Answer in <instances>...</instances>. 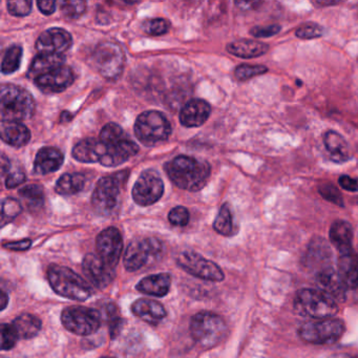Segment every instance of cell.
Instances as JSON below:
<instances>
[{
  "label": "cell",
  "instance_id": "cell-1",
  "mask_svg": "<svg viewBox=\"0 0 358 358\" xmlns=\"http://www.w3.org/2000/svg\"><path fill=\"white\" fill-rule=\"evenodd\" d=\"M165 171L177 187L187 192H199L208 182L211 169L206 161L182 155L166 163Z\"/></svg>",
  "mask_w": 358,
  "mask_h": 358
},
{
  "label": "cell",
  "instance_id": "cell-2",
  "mask_svg": "<svg viewBox=\"0 0 358 358\" xmlns=\"http://www.w3.org/2000/svg\"><path fill=\"white\" fill-rule=\"evenodd\" d=\"M35 112V101L30 93L14 85H3L0 89V115L3 121L27 120Z\"/></svg>",
  "mask_w": 358,
  "mask_h": 358
},
{
  "label": "cell",
  "instance_id": "cell-3",
  "mask_svg": "<svg viewBox=\"0 0 358 358\" xmlns=\"http://www.w3.org/2000/svg\"><path fill=\"white\" fill-rule=\"evenodd\" d=\"M48 280L52 289L66 299L85 301L92 295L91 286L79 274L64 266H50Z\"/></svg>",
  "mask_w": 358,
  "mask_h": 358
},
{
  "label": "cell",
  "instance_id": "cell-4",
  "mask_svg": "<svg viewBox=\"0 0 358 358\" xmlns=\"http://www.w3.org/2000/svg\"><path fill=\"white\" fill-rule=\"evenodd\" d=\"M194 341L204 349L219 345L227 335V324L223 317L213 312H199L192 316L189 324Z\"/></svg>",
  "mask_w": 358,
  "mask_h": 358
},
{
  "label": "cell",
  "instance_id": "cell-5",
  "mask_svg": "<svg viewBox=\"0 0 358 358\" xmlns=\"http://www.w3.org/2000/svg\"><path fill=\"white\" fill-rule=\"evenodd\" d=\"M294 309L299 315L313 320L332 318L338 312V305L326 293L314 289H301L294 299Z\"/></svg>",
  "mask_w": 358,
  "mask_h": 358
},
{
  "label": "cell",
  "instance_id": "cell-6",
  "mask_svg": "<svg viewBox=\"0 0 358 358\" xmlns=\"http://www.w3.org/2000/svg\"><path fill=\"white\" fill-rule=\"evenodd\" d=\"M134 131L141 143L146 146H154L169 139L171 127L162 113L148 110L138 117Z\"/></svg>",
  "mask_w": 358,
  "mask_h": 358
},
{
  "label": "cell",
  "instance_id": "cell-7",
  "mask_svg": "<svg viewBox=\"0 0 358 358\" xmlns=\"http://www.w3.org/2000/svg\"><path fill=\"white\" fill-rule=\"evenodd\" d=\"M62 322L70 332L80 336H87L99 330L101 314L93 308L71 306L62 311Z\"/></svg>",
  "mask_w": 358,
  "mask_h": 358
},
{
  "label": "cell",
  "instance_id": "cell-8",
  "mask_svg": "<svg viewBox=\"0 0 358 358\" xmlns=\"http://www.w3.org/2000/svg\"><path fill=\"white\" fill-rule=\"evenodd\" d=\"M93 66L101 76L116 80L122 74L125 66V54L120 45L114 43H102L92 55Z\"/></svg>",
  "mask_w": 358,
  "mask_h": 358
},
{
  "label": "cell",
  "instance_id": "cell-9",
  "mask_svg": "<svg viewBox=\"0 0 358 358\" xmlns=\"http://www.w3.org/2000/svg\"><path fill=\"white\" fill-rule=\"evenodd\" d=\"M122 175L123 173H119L104 177L98 181L92 196V205L99 215L110 217L118 208L120 186L125 179V176Z\"/></svg>",
  "mask_w": 358,
  "mask_h": 358
},
{
  "label": "cell",
  "instance_id": "cell-10",
  "mask_svg": "<svg viewBox=\"0 0 358 358\" xmlns=\"http://www.w3.org/2000/svg\"><path fill=\"white\" fill-rule=\"evenodd\" d=\"M345 324L336 318H327L317 322H306L299 329V336L314 345H329L343 336Z\"/></svg>",
  "mask_w": 358,
  "mask_h": 358
},
{
  "label": "cell",
  "instance_id": "cell-11",
  "mask_svg": "<svg viewBox=\"0 0 358 358\" xmlns=\"http://www.w3.org/2000/svg\"><path fill=\"white\" fill-rule=\"evenodd\" d=\"M177 264L181 269L196 276L200 280H208V282H222L225 278L221 268L204 259L202 255L192 250L183 251L180 253L177 259Z\"/></svg>",
  "mask_w": 358,
  "mask_h": 358
},
{
  "label": "cell",
  "instance_id": "cell-12",
  "mask_svg": "<svg viewBox=\"0 0 358 358\" xmlns=\"http://www.w3.org/2000/svg\"><path fill=\"white\" fill-rule=\"evenodd\" d=\"M162 251V244L157 238H140L127 246L124 255V267L127 271L141 269L148 262L158 257Z\"/></svg>",
  "mask_w": 358,
  "mask_h": 358
},
{
  "label": "cell",
  "instance_id": "cell-13",
  "mask_svg": "<svg viewBox=\"0 0 358 358\" xmlns=\"http://www.w3.org/2000/svg\"><path fill=\"white\" fill-rule=\"evenodd\" d=\"M164 183L156 171L148 169L138 178L133 188V199L140 206H150L162 198Z\"/></svg>",
  "mask_w": 358,
  "mask_h": 358
},
{
  "label": "cell",
  "instance_id": "cell-14",
  "mask_svg": "<svg viewBox=\"0 0 358 358\" xmlns=\"http://www.w3.org/2000/svg\"><path fill=\"white\" fill-rule=\"evenodd\" d=\"M98 257L110 268L118 265L123 250V238L116 227H108L100 232L96 240Z\"/></svg>",
  "mask_w": 358,
  "mask_h": 358
},
{
  "label": "cell",
  "instance_id": "cell-15",
  "mask_svg": "<svg viewBox=\"0 0 358 358\" xmlns=\"http://www.w3.org/2000/svg\"><path fill=\"white\" fill-rule=\"evenodd\" d=\"M73 45V38L68 31L60 28H52L45 31L36 41L38 54L48 55H64Z\"/></svg>",
  "mask_w": 358,
  "mask_h": 358
},
{
  "label": "cell",
  "instance_id": "cell-16",
  "mask_svg": "<svg viewBox=\"0 0 358 358\" xmlns=\"http://www.w3.org/2000/svg\"><path fill=\"white\" fill-rule=\"evenodd\" d=\"M75 74L70 66H62L35 79L36 87L45 94H57L73 85Z\"/></svg>",
  "mask_w": 358,
  "mask_h": 358
},
{
  "label": "cell",
  "instance_id": "cell-17",
  "mask_svg": "<svg viewBox=\"0 0 358 358\" xmlns=\"http://www.w3.org/2000/svg\"><path fill=\"white\" fill-rule=\"evenodd\" d=\"M83 268L85 275L96 288H106L114 280L115 269L106 265L97 255L89 253L83 259Z\"/></svg>",
  "mask_w": 358,
  "mask_h": 358
},
{
  "label": "cell",
  "instance_id": "cell-18",
  "mask_svg": "<svg viewBox=\"0 0 358 358\" xmlns=\"http://www.w3.org/2000/svg\"><path fill=\"white\" fill-rule=\"evenodd\" d=\"M138 152L139 146L125 137L116 143L104 144V157L100 164L108 167L119 166L136 156Z\"/></svg>",
  "mask_w": 358,
  "mask_h": 358
},
{
  "label": "cell",
  "instance_id": "cell-19",
  "mask_svg": "<svg viewBox=\"0 0 358 358\" xmlns=\"http://www.w3.org/2000/svg\"><path fill=\"white\" fill-rule=\"evenodd\" d=\"M316 284L320 291L334 299L337 303H343L347 297V287L343 284L338 272L329 267L316 273Z\"/></svg>",
  "mask_w": 358,
  "mask_h": 358
},
{
  "label": "cell",
  "instance_id": "cell-20",
  "mask_svg": "<svg viewBox=\"0 0 358 358\" xmlns=\"http://www.w3.org/2000/svg\"><path fill=\"white\" fill-rule=\"evenodd\" d=\"M210 113L208 102L202 99H192L182 108L180 122L185 127H199L208 120Z\"/></svg>",
  "mask_w": 358,
  "mask_h": 358
},
{
  "label": "cell",
  "instance_id": "cell-21",
  "mask_svg": "<svg viewBox=\"0 0 358 358\" xmlns=\"http://www.w3.org/2000/svg\"><path fill=\"white\" fill-rule=\"evenodd\" d=\"M64 157L59 150L55 148H43L37 152L34 161L33 173L35 175H49L55 173L64 164Z\"/></svg>",
  "mask_w": 358,
  "mask_h": 358
},
{
  "label": "cell",
  "instance_id": "cell-22",
  "mask_svg": "<svg viewBox=\"0 0 358 358\" xmlns=\"http://www.w3.org/2000/svg\"><path fill=\"white\" fill-rule=\"evenodd\" d=\"M131 312L138 317L150 324H158L166 317L164 306L159 301L150 299H140L131 305Z\"/></svg>",
  "mask_w": 358,
  "mask_h": 358
},
{
  "label": "cell",
  "instance_id": "cell-23",
  "mask_svg": "<svg viewBox=\"0 0 358 358\" xmlns=\"http://www.w3.org/2000/svg\"><path fill=\"white\" fill-rule=\"evenodd\" d=\"M0 137L5 143L14 148H22L31 140V131L26 125L15 121H1Z\"/></svg>",
  "mask_w": 358,
  "mask_h": 358
},
{
  "label": "cell",
  "instance_id": "cell-24",
  "mask_svg": "<svg viewBox=\"0 0 358 358\" xmlns=\"http://www.w3.org/2000/svg\"><path fill=\"white\" fill-rule=\"evenodd\" d=\"M330 240L333 246L341 255L351 252L353 243V228L351 224L345 221H335L330 228Z\"/></svg>",
  "mask_w": 358,
  "mask_h": 358
},
{
  "label": "cell",
  "instance_id": "cell-25",
  "mask_svg": "<svg viewBox=\"0 0 358 358\" xmlns=\"http://www.w3.org/2000/svg\"><path fill=\"white\" fill-rule=\"evenodd\" d=\"M337 272L347 288H358V255L354 251L341 255Z\"/></svg>",
  "mask_w": 358,
  "mask_h": 358
},
{
  "label": "cell",
  "instance_id": "cell-26",
  "mask_svg": "<svg viewBox=\"0 0 358 358\" xmlns=\"http://www.w3.org/2000/svg\"><path fill=\"white\" fill-rule=\"evenodd\" d=\"M171 284V278L169 273H159L142 278L136 289L144 294L162 297L169 293Z\"/></svg>",
  "mask_w": 358,
  "mask_h": 358
},
{
  "label": "cell",
  "instance_id": "cell-27",
  "mask_svg": "<svg viewBox=\"0 0 358 358\" xmlns=\"http://www.w3.org/2000/svg\"><path fill=\"white\" fill-rule=\"evenodd\" d=\"M228 53L241 58H257L267 53L268 45L259 41H250V39H241V41L230 43L226 47Z\"/></svg>",
  "mask_w": 358,
  "mask_h": 358
},
{
  "label": "cell",
  "instance_id": "cell-28",
  "mask_svg": "<svg viewBox=\"0 0 358 358\" xmlns=\"http://www.w3.org/2000/svg\"><path fill=\"white\" fill-rule=\"evenodd\" d=\"M324 143L334 162L343 163L349 160V145L341 134L334 131H327L324 135Z\"/></svg>",
  "mask_w": 358,
  "mask_h": 358
},
{
  "label": "cell",
  "instance_id": "cell-29",
  "mask_svg": "<svg viewBox=\"0 0 358 358\" xmlns=\"http://www.w3.org/2000/svg\"><path fill=\"white\" fill-rule=\"evenodd\" d=\"M66 62V55H48V54H38L33 59L29 69L28 76L32 79H37L59 66H64Z\"/></svg>",
  "mask_w": 358,
  "mask_h": 358
},
{
  "label": "cell",
  "instance_id": "cell-30",
  "mask_svg": "<svg viewBox=\"0 0 358 358\" xmlns=\"http://www.w3.org/2000/svg\"><path fill=\"white\" fill-rule=\"evenodd\" d=\"M73 158L83 163H100V141L93 138L83 140L75 145Z\"/></svg>",
  "mask_w": 358,
  "mask_h": 358
},
{
  "label": "cell",
  "instance_id": "cell-31",
  "mask_svg": "<svg viewBox=\"0 0 358 358\" xmlns=\"http://www.w3.org/2000/svg\"><path fill=\"white\" fill-rule=\"evenodd\" d=\"M306 257H307V261H309V264H312V265L315 264V266L320 267L318 271L326 269L324 265V264L328 265L331 259L330 247L327 244L326 241L322 240V238H314L308 247V252Z\"/></svg>",
  "mask_w": 358,
  "mask_h": 358
},
{
  "label": "cell",
  "instance_id": "cell-32",
  "mask_svg": "<svg viewBox=\"0 0 358 358\" xmlns=\"http://www.w3.org/2000/svg\"><path fill=\"white\" fill-rule=\"evenodd\" d=\"M20 338L31 339L36 336L41 331L43 322L37 316L32 314H22L12 322Z\"/></svg>",
  "mask_w": 358,
  "mask_h": 358
},
{
  "label": "cell",
  "instance_id": "cell-33",
  "mask_svg": "<svg viewBox=\"0 0 358 358\" xmlns=\"http://www.w3.org/2000/svg\"><path fill=\"white\" fill-rule=\"evenodd\" d=\"M85 177L83 173H66L56 182L55 192L60 196H73L85 188Z\"/></svg>",
  "mask_w": 358,
  "mask_h": 358
},
{
  "label": "cell",
  "instance_id": "cell-34",
  "mask_svg": "<svg viewBox=\"0 0 358 358\" xmlns=\"http://www.w3.org/2000/svg\"><path fill=\"white\" fill-rule=\"evenodd\" d=\"M20 196L26 203L27 207L31 210L41 208L45 202V192L38 184H30L20 190Z\"/></svg>",
  "mask_w": 358,
  "mask_h": 358
},
{
  "label": "cell",
  "instance_id": "cell-35",
  "mask_svg": "<svg viewBox=\"0 0 358 358\" xmlns=\"http://www.w3.org/2000/svg\"><path fill=\"white\" fill-rule=\"evenodd\" d=\"M213 228L217 234H222V236H231L234 232V221H232L229 205L224 204L221 207L215 222H213Z\"/></svg>",
  "mask_w": 358,
  "mask_h": 358
},
{
  "label": "cell",
  "instance_id": "cell-36",
  "mask_svg": "<svg viewBox=\"0 0 358 358\" xmlns=\"http://www.w3.org/2000/svg\"><path fill=\"white\" fill-rule=\"evenodd\" d=\"M22 49L20 45H12L7 50L1 64V73L5 75L13 74L20 69L22 58Z\"/></svg>",
  "mask_w": 358,
  "mask_h": 358
},
{
  "label": "cell",
  "instance_id": "cell-37",
  "mask_svg": "<svg viewBox=\"0 0 358 358\" xmlns=\"http://www.w3.org/2000/svg\"><path fill=\"white\" fill-rule=\"evenodd\" d=\"M22 204L15 199H5L1 203V226L13 221L22 213Z\"/></svg>",
  "mask_w": 358,
  "mask_h": 358
},
{
  "label": "cell",
  "instance_id": "cell-38",
  "mask_svg": "<svg viewBox=\"0 0 358 358\" xmlns=\"http://www.w3.org/2000/svg\"><path fill=\"white\" fill-rule=\"evenodd\" d=\"M123 129L116 123H108L100 131L99 140L104 144H113L124 139Z\"/></svg>",
  "mask_w": 358,
  "mask_h": 358
},
{
  "label": "cell",
  "instance_id": "cell-39",
  "mask_svg": "<svg viewBox=\"0 0 358 358\" xmlns=\"http://www.w3.org/2000/svg\"><path fill=\"white\" fill-rule=\"evenodd\" d=\"M268 69L264 66H251V64H241L234 71V76L238 81H246L255 78L259 75L265 74Z\"/></svg>",
  "mask_w": 358,
  "mask_h": 358
},
{
  "label": "cell",
  "instance_id": "cell-40",
  "mask_svg": "<svg viewBox=\"0 0 358 358\" xmlns=\"http://www.w3.org/2000/svg\"><path fill=\"white\" fill-rule=\"evenodd\" d=\"M59 6L62 14L70 20L80 17L87 9V3L85 1H62Z\"/></svg>",
  "mask_w": 358,
  "mask_h": 358
},
{
  "label": "cell",
  "instance_id": "cell-41",
  "mask_svg": "<svg viewBox=\"0 0 358 358\" xmlns=\"http://www.w3.org/2000/svg\"><path fill=\"white\" fill-rule=\"evenodd\" d=\"M0 331H1V349L5 350V351L13 349L18 339H20L13 324H3Z\"/></svg>",
  "mask_w": 358,
  "mask_h": 358
},
{
  "label": "cell",
  "instance_id": "cell-42",
  "mask_svg": "<svg viewBox=\"0 0 358 358\" xmlns=\"http://www.w3.org/2000/svg\"><path fill=\"white\" fill-rule=\"evenodd\" d=\"M106 312H108V329H110V337L114 339L120 333L121 328L123 326V320L119 315L116 306L113 305V303L106 307Z\"/></svg>",
  "mask_w": 358,
  "mask_h": 358
},
{
  "label": "cell",
  "instance_id": "cell-43",
  "mask_svg": "<svg viewBox=\"0 0 358 358\" xmlns=\"http://www.w3.org/2000/svg\"><path fill=\"white\" fill-rule=\"evenodd\" d=\"M318 192L324 200L337 205V206H343V199L337 187L333 184L324 183L318 187Z\"/></svg>",
  "mask_w": 358,
  "mask_h": 358
},
{
  "label": "cell",
  "instance_id": "cell-44",
  "mask_svg": "<svg viewBox=\"0 0 358 358\" xmlns=\"http://www.w3.org/2000/svg\"><path fill=\"white\" fill-rule=\"evenodd\" d=\"M169 22L162 18L148 20L142 27L146 34L152 35V36H160V35L165 34L169 31Z\"/></svg>",
  "mask_w": 358,
  "mask_h": 358
},
{
  "label": "cell",
  "instance_id": "cell-45",
  "mask_svg": "<svg viewBox=\"0 0 358 358\" xmlns=\"http://www.w3.org/2000/svg\"><path fill=\"white\" fill-rule=\"evenodd\" d=\"M32 1L30 0H17V1H8L7 7L8 11L11 15L18 16H28L32 11Z\"/></svg>",
  "mask_w": 358,
  "mask_h": 358
},
{
  "label": "cell",
  "instance_id": "cell-46",
  "mask_svg": "<svg viewBox=\"0 0 358 358\" xmlns=\"http://www.w3.org/2000/svg\"><path fill=\"white\" fill-rule=\"evenodd\" d=\"M296 37L301 39L320 38L324 35V28L317 24H306L297 29L295 33Z\"/></svg>",
  "mask_w": 358,
  "mask_h": 358
},
{
  "label": "cell",
  "instance_id": "cell-47",
  "mask_svg": "<svg viewBox=\"0 0 358 358\" xmlns=\"http://www.w3.org/2000/svg\"><path fill=\"white\" fill-rule=\"evenodd\" d=\"M189 217V211L183 206L175 207L169 213V221L173 226H179V227H184V226L187 225Z\"/></svg>",
  "mask_w": 358,
  "mask_h": 358
},
{
  "label": "cell",
  "instance_id": "cell-48",
  "mask_svg": "<svg viewBox=\"0 0 358 358\" xmlns=\"http://www.w3.org/2000/svg\"><path fill=\"white\" fill-rule=\"evenodd\" d=\"M280 30L282 28L278 24H269V26L265 27L257 26L251 29L250 34L257 38H268V37L278 34Z\"/></svg>",
  "mask_w": 358,
  "mask_h": 358
},
{
  "label": "cell",
  "instance_id": "cell-49",
  "mask_svg": "<svg viewBox=\"0 0 358 358\" xmlns=\"http://www.w3.org/2000/svg\"><path fill=\"white\" fill-rule=\"evenodd\" d=\"M27 181V176L22 169H16L12 171L10 169L9 173L6 175V186L9 189L17 187L20 184L24 183Z\"/></svg>",
  "mask_w": 358,
  "mask_h": 358
},
{
  "label": "cell",
  "instance_id": "cell-50",
  "mask_svg": "<svg viewBox=\"0 0 358 358\" xmlns=\"http://www.w3.org/2000/svg\"><path fill=\"white\" fill-rule=\"evenodd\" d=\"M338 183L341 188L348 192H358V179H354L349 176H341L338 179Z\"/></svg>",
  "mask_w": 358,
  "mask_h": 358
},
{
  "label": "cell",
  "instance_id": "cell-51",
  "mask_svg": "<svg viewBox=\"0 0 358 358\" xmlns=\"http://www.w3.org/2000/svg\"><path fill=\"white\" fill-rule=\"evenodd\" d=\"M3 246L9 249V250L26 251L29 250L32 246V241L27 238V240L18 241V242L3 243Z\"/></svg>",
  "mask_w": 358,
  "mask_h": 358
},
{
  "label": "cell",
  "instance_id": "cell-52",
  "mask_svg": "<svg viewBox=\"0 0 358 358\" xmlns=\"http://www.w3.org/2000/svg\"><path fill=\"white\" fill-rule=\"evenodd\" d=\"M56 1H37V7L39 11L45 15H51L56 11Z\"/></svg>",
  "mask_w": 358,
  "mask_h": 358
},
{
  "label": "cell",
  "instance_id": "cell-53",
  "mask_svg": "<svg viewBox=\"0 0 358 358\" xmlns=\"http://www.w3.org/2000/svg\"><path fill=\"white\" fill-rule=\"evenodd\" d=\"M8 303H9V296L5 291H1V293H0V307H1V310L6 309Z\"/></svg>",
  "mask_w": 358,
  "mask_h": 358
},
{
  "label": "cell",
  "instance_id": "cell-54",
  "mask_svg": "<svg viewBox=\"0 0 358 358\" xmlns=\"http://www.w3.org/2000/svg\"><path fill=\"white\" fill-rule=\"evenodd\" d=\"M339 1H315V3H313L314 6H316V7H330V6H336L338 5Z\"/></svg>",
  "mask_w": 358,
  "mask_h": 358
},
{
  "label": "cell",
  "instance_id": "cell-55",
  "mask_svg": "<svg viewBox=\"0 0 358 358\" xmlns=\"http://www.w3.org/2000/svg\"><path fill=\"white\" fill-rule=\"evenodd\" d=\"M73 115L69 112H64L60 116V122H68V121L72 120Z\"/></svg>",
  "mask_w": 358,
  "mask_h": 358
},
{
  "label": "cell",
  "instance_id": "cell-56",
  "mask_svg": "<svg viewBox=\"0 0 358 358\" xmlns=\"http://www.w3.org/2000/svg\"><path fill=\"white\" fill-rule=\"evenodd\" d=\"M102 358H113V357H102Z\"/></svg>",
  "mask_w": 358,
  "mask_h": 358
},
{
  "label": "cell",
  "instance_id": "cell-57",
  "mask_svg": "<svg viewBox=\"0 0 358 358\" xmlns=\"http://www.w3.org/2000/svg\"><path fill=\"white\" fill-rule=\"evenodd\" d=\"M355 358H358V356H356V357H355Z\"/></svg>",
  "mask_w": 358,
  "mask_h": 358
},
{
  "label": "cell",
  "instance_id": "cell-58",
  "mask_svg": "<svg viewBox=\"0 0 358 358\" xmlns=\"http://www.w3.org/2000/svg\"><path fill=\"white\" fill-rule=\"evenodd\" d=\"M357 202H358V200H357Z\"/></svg>",
  "mask_w": 358,
  "mask_h": 358
}]
</instances>
